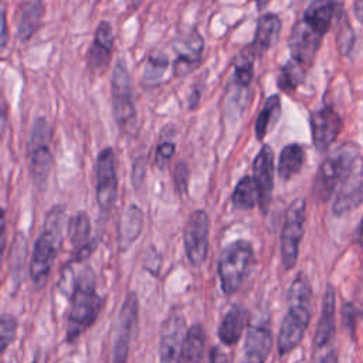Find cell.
<instances>
[{"instance_id":"3957f363","label":"cell","mask_w":363,"mask_h":363,"mask_svg":"<svg viewBox=\"0 0 363 363\" xmlns=\"http://www.w3.org/2000/svg\"><path fill=\"white\" fill-rule=\"evenodd\" d=\"M65 210L61 206L52 207L44 221V228L37 237L31 261H30V278L35 289H41L50 277L52 264L61 250L64 240Z\"/></svg>"},{"instance_id":"cb8c5ba5","label":"cell","mask_w":363,"mask_h":363,"mask_svg":"<svg viewBox=\"0 0 363 363\" xmlns=\"http://www.w3.org/2000/svg\"><path fill=\"white\" fill-rule=\"evenodd\" d=\"M281 33V20L275 14H264L258 23L254 35V41L250 45L255 55H262L267 52L278 40Z\"/></svg>"},{"instance_id":"277c9868","label":"cell","mask_w":363,"mask_h":363,"mask_svg":"<svg viewBox=\"0 0 363 363\" xmlns=\"http://www.w3.org/2000/svg\"><path fill=\"white\" fill-rule=\"evenodd\" d=\"M362 160L359 146L349 142L340 145L322 162L313 183V194L320 201H328L337 186H340L357 163Z\"/></svg>"},{"instance_id":"484cf974","label":"cell","mask_w":363,"mask_h":363,"mask_svg":"<svg viewBox=\"0 0 363 363\" xmlns=\"http://www.w3.org/2000/svg\"><path fill=\"white\" fill-rule=\"evenodd\" d=\"M43 13L44 6L41 0H28L21 4L17 18V37L20 41L26 43L30 40L41 21Z\"/></svg>"},{"instance_id":"4dcf8cb0","label":"cell","mask_w":363,"mask_h":363,"mask_svg":"<svg viewBox=\"0 0 363 363\" xmlns=\"http://www.w3.org/2000/svg\"><path fill=\"white\" fill-rule=\"evenodd\" d=\"M169 67V58L164 54H152L143 68L142 81L145 85H156L162 79L166 68Z\"/></svg>"},{"instance_id":"4fadbf2b","label":"cell","mask_w":363,"mask_h":363,"mask_svg":"<svg viewBox=\"0 0 363 363\" xmlns=\"http://www.w3.org/2000/svg\"><path fill=\"white\" fill-rule=\"evenodd\" d=\"M272 349V329L269 319H259L250 326L238 363H265Z\"/></svg>"},{"instance_id":"9c48e42d","label":"cell","mask_w":363,"mask_h":363,"mask_svg":"<svg viewBox=\"0 0 363 363\" xmlns=\"http://www.w3.org/2000/svg\"><path fill=\"white\" fill-rule=\"evenodd\" d=\"M51 129L44 118H38L31 129L28 140L30 172L34 184L44 189L52 166V155L50 150Z\"/></svg>"},{"instance_id":"60d3db41","label":"cell","mask_w":363,"mask_h":363,"mask_svg":"<svg viewBox=\"0 0 363 363\" xmlns=\"http://www.w3.org/2000/svg\"><path fill=\"white\" fill-rule=\"evenodd\" d=\"M319 363H339V360H337L336 353H335L333 350H329L328 353H325V354L320 357Z\"/></svg>"},{"instance_id":"8992f818","label":"cell","mask_w":363,"mask_h":363,"mask_svg":"<svg viewBox=\"0 0 363 363\" xmlns=\"http://www.w3.org/2000/svg\"><path fill=\"white\" fill-rule=\"evenodd\" d=\"M112 105L113 118L125 135H133L136 130V106L132 92V81L126 65L119 60L112 74Z\"/></svg>"},{"instance_id":"1f68e13d","label":"cell","mask_w":363,"mask_h":363,"mask_svg":"<svg viewBox=\"0 0 363 363\" xmlns=\"http://www.w3.org/2000/svg\"><path fill=\"white\" fill-rule=\"evenodd\" d=\"M255 52L252 51L251 47L247 50H242V52L238 55L234 69H235V78L241 86H248L252 81V74H254V58Z\"/></svg>"},{"instance_id":"d590c367","label":"cell","mask_w":363,"mask_h":363,"mask_svg":"<svg viewBox=\"0 0 363 363\" xmlns=\"http://www.w3.org/2000/svg\"><path fill=\"white\" fill-rule=\"evenodd\" d=\"M174 143L173 142H162L157 149H156V155H155V164L157 169L164 170L174 153Z\"/></svg>"},{"instance_id":"d6a6232c","label":"cell","mask_w":363,"mask_h":363,"mask_svg":"<svg viewBox=\"0 0 363 363\" xmlns=\"http://www.w3.org/2000/svg\"><path fill=\"white\" fill-rule=\"evenodd\" d=\"M305 68L302 65H299L298 62H295L294 60H289L281 69L279 74V86L282 89H294L296 88L305 77Z\"/></svg>"},{"instance_id":"5bb4252c","label":"cell","mask_w":363,"mask_h":363,"mask_svg":"<svg viewBox=\"0 0 363 363\" xmlns=\"http://www.w3.org/2000/svg\"><path fill=\"white\" fill-rule=\"evenodd\" d=\"M323 35L308 26L302 18L295 23L289 35L291 60L302 65L305 69L311 67L316 51L319 50Z\"/></svg>"},{"instance_id":"f546056e","label":"cell","mask_w":363,"mask_h":363,"mask_svg":"<svg viewBox=\"0 0 363 363\" xmlns=\"http://www.w3.org/2000/svg\"><path fill=\"white\" fill-rule=\"evenodd\" d=\"M281 116V98L279 95H271L261 109L257 122H255V136L258 140H262L269 129L278 122Z\"/></svg>"},{"instance_id":"7c38bea8","label":"cell","mask_w":363,"mask_h":363,"mask_svg":"<svg viewBox=\"0 0 363 363\" xmlns=\"http://www.w3.org/2000/svg\"><path fill=\"white\" fill-rule=\"evenodd\" d=\"M118 177L115 153L111 147H105L96 160V201L102 211L108 213L116 200Z\"/></svg>"},{"instance_id":"836d02e7","label":"cell","mask_w":363,"mask_h":363,"mask_svg":"<svg viewBox=\"0 0 363 363\" xmlns=\"http://www.w3.org/2000/svg\"><path fill=\"white\" fill-rule=\"evenodd\" d=\"M17 319L10 313H3L0 318V343L1 353L7 350V347L14 342L17 335Z\"/></svg>"},{"instance_id":"ba28073f","label":"cell","mask_w":363,"mask_h":363,"mask_svg":"<svg viewBox=\"0 0 363 363\" xmlns=\"http://www.w3.org/2000/svg\"><path fill=\"white\" fill-rule=\"evenodd\" d=\"M306 220V203L303 199L294 200L285 213L281 230V261L285 271H291L299 257V244L303 237Z\"/></svg>"},{"instance_id":"ee69618b","label":"cell","mask_w":363,"mask_h":363,"mask_svg":"<svg viewBox=\"0 0 363 363\" xmlns=\"http://www.w3.org/2000/svg\"><path fill=\"white\" fill-rule=\"evenodd\" d=\"M257 1V7H258V10H262V9H265L267 7V4L271 1V0H255Z\"/></svg>"},{"instance_id":"7a4b0ae2","label":"cell","mask_w":363,"mask_h":363,"mask_svg":"<svg viewBox=\"0 0 363 363\" xmlns=\"http://www.w3.org/2000/svg\"><path fill=\"white\" fill-rule=\"evenodd\" d=\"M104 298L96 289V278L91 268H84L77 277L69 296L65 342L75 343L98 319Z\"/></svg>"},{"instance_id":"e575fe53","label":"cell","mask_w":363,"mask_h":363,"mask_svg":"<svg viewBox=\"0 0 363 363\" xmlns=\"http://www.w3.org/2000/svg\"><path fill=\"white\" fill-rule=\"evenodd\" d=\"M362 311L354 306L352 302H346L343 306H342V322L345 325V328L349 330L352 339H354V335H356V328H357V323H359V319L362 318Z\"/></svg>"},{"instance_id":"4316f807","label":"cell","mask_w":363,"mask_h":363,"mask_svg":"<svg viewBox=\"0 0 363 363\" xmlns=\"http://www.w3.org/2000/svg\"><path fill=\"white\" fill-rule=\"evenodd\" d=\"M204 328L200 323H194L193 326L189 328L180 363H204Z\"/></svg>"},{"instance_id":"52a82bcc","label":"cell","mask_w":363,"mask_h":363,"mask_svg":"<svg viewBox=\"0 0 363 363\" xmlns=\"http://www.w3.org/2000/svg\"><path fill=\"white\" fill-rule=\"evenodd\" d=\"M138 319H139V299L136 292L130 291L125 296L113 325L111 363H128L130 345L136 335Z\"/></svg>"},{"instance_id":"74e56055","label":"cell","mask_w":363,"mask_h":363,"mask_svg":"<svg viewBox=\"0 0 363 363\" xmlns=\"http://www.w3.org/2000/svg\"><path fill=\"white\" fill-rule=\"evenodd\" d=\"M189 179H190V172L189 167L186 166V163H179L176 170H174V184L177 187V190L180 193H186L187 191V186H189Z\"/></svg>"},{"instance_id":"ac0fdd59","label":"cell","mask_w":363,"mask_h":363,"mask_svg":"<svg viewBox=\"0 0 363 363\" xmlns=\"http://www.w3.org/2000/svg\"><path fill=\"white\" fill-rule=\"evenodd\" d=\"M252 173L259 194L258 206L267 213L274 190V152L268 145H264L255 156Z\"/></svg>"},{"instance_id":"d6986e66","label":"cell","mask_w":363,"mask_h":363,"mask_svg":"<svg viewBox=\"0 0 363 363\" xmlns=\"http://www.w3.org/2000/svg\"><path fill=\"white\" fill-rule=\"evenodd\" d=\"M68 238L72 247V262L86 259L95 250V242L91 240V223L85 211L75 213L68 221Z\"/></svg>"},{"instance_id":"8d00e7d4","label":"cell","mask_w":363,"mask_h":363,"mask_svg":"<svg viewBox=\"0 0 363 363\" xmlns=\"http://www.w3.org/2000/svg\"><path fill=\"white\" fill-rule=\"evenodd\" d=\"M354 43V35H353V31L349 26V23L346 21L343 24V27H340V34L337 37V44H339V48H340V52L347 55L349 51L352 50V45Z\"/></svg>"},{"instance_id":"f6af8a7d","label":"cell","mask_w":363,"mask_h":363,"mask_svg":"<svg viewBox=\"0 0 363 363\" xmlns=\"http://www.w3.org/2000/svg\"><path fill=\"white\" fill-rule=\"evenodd\" d=\"M31 363H37V362H31Z\"/></svg>"},{"instance_id":"6da1fadb","label":"cell","mask_w":363,"mask_h":363,"mask_svg":"<svg viewBox=\"0 0 363 363\" xmlns=\"http://www.w3.org/2000/svg\"><path fill=\"white\" fill-rule=\"evenodd\" d=\"M286 313L282 319L277 347L279 356L291 353L302 342L312 316V288L301 271L294 278L286 295Z\"/></svg>"},{"instance_id":"f35d334b","label":"cell","mask_w":363,"mask_h":363,"mask_svg":"<svg viewBox=\"0 0 363 363\" xmlns=\"http://www.w3.org/2000/svg\"><path fill=\"white\" fill-rule=\"evenodd\" d=\"M211 363H228V356L221 352L220 347H213L210 353Z\"/></svg>"},{"instance_id":"ab89813d","label":"cell","mask_w":363,"mask_h":363,"mask_svg":"<svg viewBox=\"0 0 363 363\" xmlns=\"http://www.w3.org/2000/svg\"><path fill=\"white\" fill-rule=\"evenodd\" d=\"M353 10H354L356 18L363 24V0H354Z\"/></svg>"},{"instance_id":"ffe728a7","label":"cell","mask_w":363,"mask_h":363,"mask_svg":"<svg viewBox=\"0 0 363 363\" xmlns=\"http://www.w3.org/2000/svg\"><path fill=\"white\" fill-rule=\"evenodd\" d=\"M335 315H336V289L332 284H328L325 288L323 299H322L320 318L318 320L316 332L313 337L315 349H322L332 342L336 333Z\"/></svg>"},{"instance_id":"7402d4cb","label":"cell","mask_w":363,"mask_h":363,"mask_svg":"<svg viewBox=\"0 0 363 363\" xmlns=\"http://www.w3.org/2000/svg\"><path fill=\"white\" fill-rule=\"evenodd\" d=\"M112 47H113L112 27L108 21H101L95 31L94 44L88 52V65L92 71H99L108 65Z\"/></svg>"},{"instance_id":"9a60e30c","label":"cell","mask_w":363,"mask_h":363,"mask_svg":"<svg viewBox=\"0 0 363 363\" xmlns=\"http://www.w3.org/2000/svg\"><path fill=\"white\" fill-rule=\"evenodd\" d=\"M311 132L315 149L326 152L329 146L337 139L342 130V119L330 106H323L311 113Z\"/></svg>"},{"instance_id":"7bdbcfd3","label":"cell","mask_w":363,"mask_h":363,"mask_svg":"<svg viewBox=\"0 0 363 363\" xmlns=\"http://www.w3.org/2000/svg\"><path fill=\"white\" fill-rule=\"evenodd\" d=\"M357 241L359 244L363 247V218H362V223L359 225V234H357Z\"/></svg>"},{"instance_id":"e0dca14e","label":"cell","mask_w":363,"mask_h":363,"mask_svg":"<svg viewBox=\"0 0 363 363\" xmlns=\"http://www.w3.org/2000/svg\"><path fill=\"white\" fill-rule=\"evenodd\" d=\"M363 203V159L357 163L349 177L337 187L332 211L335 216H343Z\"/></svg>"},{"instance_id":"f1b7e54d","label":"cell","mask_w":363,"mask_h":363,"mask_svg":"<svg viewBox=\"0 0 363 363\" xmlns=\"http://www.w3.org/2000/svg\"><path fill=\"white\" fill-rule=\"evenodd\" d=\"M259 201L258 187L252 176H244L235 186L231 203L237 210H251Z\"/></svg>"},{"instance_id":"d4e9b609","label":"cell","mask_w":363,"mask_h":363,"mask_svg":"<svg viewBox=\"0 0 363 363\" xmlns=\"http://www.w3.org/2000/svg\"><path fill=\"white\" fill-rule=\"evenodd\" d=\"M143 227V213L138 206H129L121 217L118 225V244L121 251H126L140 235Z\"/></svg>"},{"instance_id":"44dd1931","label":"cell","mask_w":363,"mask_h":363,"mask_svg":"<svg viewBox=\"0 0 363 363\" xmlns=\"http://www.w3.org/2000/svg\"><path fill=\"white\" fill-rule=\"evenodd\" d=\"M248 320V311L242 305H233L223 316L217 336L224 346H234L238 343Z\"/></svg>"},{"instance_id":"30bf717a","label":"cell","mask_w":363,"mask_h":363,"mask_svg":"<svg viewBox=\"0 0 363 363\" xmlns=\"http://www.w3.org/2000/svg\"><path fill=\"white\" fill-rule=\"evenodd\" d=\"M187 332L183 313L172 311L159 330V363H180Z\"/></svg>"},{"instance_id":"2e32d148","label":"cell","mask_w":363,"mask_h":363,"mask_svg":"<svg viewBox=\"0 0 363 363\" xmlns=\"http://www.w3.org/2000/svg\"><path fill=\"white\" fill-rule=\"evenodd\" d=\"M203 48L204 41L196 30H191L186 34H182V37L176 38V60L173 64L174 77H184L189 72H191L201 61Z\"/></svg>"},{"instance_id":"b9f144b4","label":"cell","mask_w":363,"mask_h":363,"mask_svg":"<svg viewBox=\"0 0 363 363\" xmlns=\"http://www.w3.org/2000/svg\"><path fill=\"white\" fill-rule=\"evenodd\" d=\"M6 41H7V26H6V13L3 11V16H1V47L6 45Z\"/></svg>"},{"instance_id":"5b68a950","label":"cell","mask_w":363,"mask_h":363,"mask_svg":"<svg viewBox=\"0 0 363 363\" xmlns=\"http://www.w3.org/2000/svg\"><path fill=\"white\" fill-rule=\"evenodd\" d=\"M254 261V248L247 240H235L220 251L217 275L221 291L225 295H234L242 286L251 272Z\"/></svg>"},{"instance_id":"8fae6325","label":"cell","mask_w":363,"mask_h":363,"mask_svg":"<svg viewBox=\"0 0 363 363\" xmlns=\"http://www.w3.org/2000/svg\"><path fill=\"white\" fill-rule=\"evenodd\" d=\"M210 220L204 210L193 211L186 223L183 233V245L187 261L193 267H200L208 254Z\"/></svg>"},{"instance_id":"603a6c76","label":"cell","mask_w":363,"mask_h":363,"mask_svg":"<svg viewBox=\"0 0 363 363\" xmlns=\"http://www.w3.org/2000/svg\"><path fill=\"white\" fill-rule=\"evenodd\" d=\"M337 0H313L305 10L302 20L315 31L325 35L337 11Z\"/></svg>"},{"instance_id":"83f0119b","label":"cell","mask_w":363,"mask_h":363,"mask_svg":"<svg viewBox=\"0 0 363 363\" xmlns=\"http://www.w3.org/2000/svg\"><path fill=\"white\" fill-rule=\"evenodd\" d=\"M305 153L301 145L289 143L286 145L279 155L278 160V174L284 180H289L292 176L299 173L302 169Z\"/></svg>"}]
</instances>
